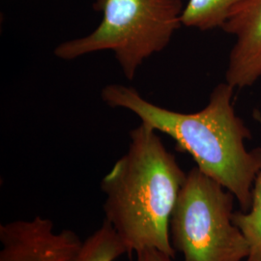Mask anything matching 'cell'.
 Instances as JSON below:
<instances>
[{
	"mask_svg": "<svg viewBox=\"0 0 261 261\" xmlns=\"http://www.w3.org/2000/svg\"><path fill=\"white\" fill-rule=\"evenodd\" d=\"M234 89L219 84L205 108L194 113L174 112L144 99L137 89L110 84L102 91L103 102L137 115L158 133L170 137L196 162V168L233 194L242 211L252 204L255 178L261 172V147L249 150L252 134L236 114Z\"/></svg>",
	"mask_w": 261,
	"mask_h": 261,
	"instance_id": "1",
	"label": "cell"
},
{
	"mask_svg": "<svg viewBox=\"0 0 261 261\" xmlns=\"http://www.w3.org/2000/svg\"><path fill=\"white\" fill-rule=\"evenodd\" d=\"M186 177L157 130L142 122L130 130L127 152L101 182L105 221L127 254L157 250L174 258L169 226Z\"/></svg>",
	"mask_w": 261,
	"mask_h": 261,
	"instance_id": "2",
	"label": "cell"
},
{
	"mask_svg": "<svg viewBox=\"0 0 261 261\" xmlns=\"http://www.w3.org/2000/svg\"><path fill=\"white\" fill-rule=\"evenodd\" d=\"M182 0H95L100 24L84 37L58 45L57 58L74 60L110 50L127 80L132 81L150 56L168 47L182 25Z\"/></svg>",
	"mask_w": 261,
	"mask_h": 261,
	"instance_id": "3",
	"label": "cell"
},
{
	"mask_svg": "<svg viewBox=\"0 0 261 261\" xmlns=\"http://www.w3.org/2000/svg\"><path fill=\"white\" fill-rule=\"evenodd\" d=\"M234 196L198 168L187 173L170 220V241L183 261H245L250 245L234 224Z\"/></svg>",
	"mask_w": 261,
	"mask_h": 261,
	"instance_id": "4",
	"label": "cell"
},
{
	"mask_svg": "<svg viewBox=\"0 0 261 261\" xmlns=\"http://www.w3.org/2000/svg\"><path fill=\"white\" fill-rule=\"evenodd\" d=\"M0 261H68L83 241L75 231H55L51 220L36 216L0 224Z\"/></svg>",
	"mask_w": 261,
	"mask_h": 261,
	"instance_id": "5",
	"label": "cell"
},
{
	"mask_svg": "<svg viewBox=\"0 0 261 261\" xmlns=\"http://www.w3.org/2000/svg\"><path fill=\"white\" fill-rule=\"evenodd\" d=\"M223 29L235 37L225 83L234 89L250 87L261 79V0H248Z\"/></svg>",
	"mask_w": 261,
	"mask_h": 261,
	"instance_id": "6",
	"label": "cell"
},
{
	"mask_svg": "<svg viewBox=\"0 0 261 261\" xmlns=\"http://www.w3.org/2000/svg\"><path fill=\"white\" fill-rule=\"evenodd\" d=\"M248 0H189L181 21L186 28L202 31L223 28L228 19Z\"/></svg>",
	"mask_w": 261,
	"mask_h": 261,
	"instance_id": "7",
	"label": "cell"
},
{
	"mask_svg": "<svg viewBox=\"0 0 261 261\" xmlns=\"http://www.w3.org/2000/svg\"><path fill=\"white\" fill-rule=\"evenodd\" d=\"M127 251L112 225H102L82 243L79 251L68 261H115Z\"/></svg>",
	"mask_w": 261,
	"mask_h": 261,
	"instance_id": "8",
	"label": "cell"
},
{
	"mask_svg": "<svg viewBox=\"0 0 261 261\" xmlns=\"http://www.w3.org/2000/svg\"><path fill=\"white\" fill-rule=\"evenodd\" d=\"M233 222L250 245V253L245 261H261V172L253 183L250 209L234 212Z\"/></svg>",
	"mask_w": 261,
	"mask_h": 261,
	"instance_id": "9",
	"label": "cell"
},
{
	"mask_svg": "<svg viewBox=\"0 0 261 261\" xmlns=\"http://www.w3.org/2000/svg\"><path fill=\"white\" fill-rule=\"evenodd\" d=\"M136 261H173V257L157 250H145L136 254Z\"/></svg>",
	"mask_w": 261,
	"mask_h": 261,
	"instance_id": "10",
	"label": "cell"
}]
</instances>
